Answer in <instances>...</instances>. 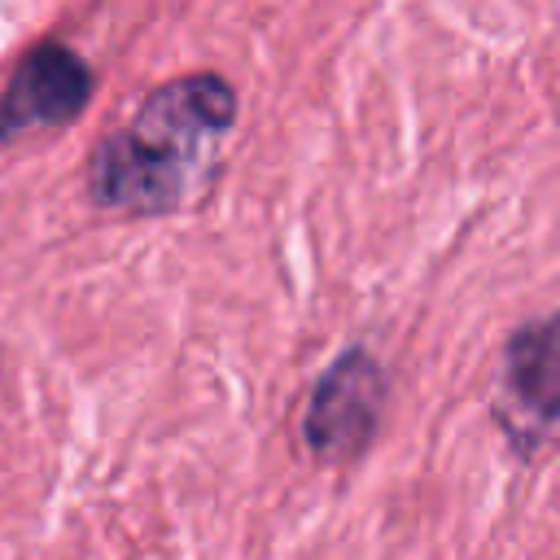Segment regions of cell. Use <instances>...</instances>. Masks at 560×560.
Listing matches in <instances>:
<instances>
[{
  "label": "cell",
  "instance_id": "2",
  "mask_svg": "<svg viewBox=\"0 0 560 560\" xmlns=\"http://www.w3.org/2000/svg\"><path fill=\"white\" fill-rule=\"evenodd\" d=\"M385 368L372 350L346 346L311 385L302 407V442L319 464H350L359 459L385 416Z\"/></svg>",
  "mask_w": 560,
  "mask_h": 560
},
{
  "label": "cell",
  "instance_id": "4",
  "mask_svg": "<svg viewBox=\"0 0 560 560\" xmlns=\"http://www.w3.org/2000/svg\"><path fill=\"white\" fill-rule=\"evenodd\" d=\"M92 92H96V74L74 48L66 44L31 48L9 74V88L0 92V144H18L26 136L70 127L88 109Z\"/></svg>",
  "mask_w": 560,
  "mask_h": 560
},
{
  "label": "cell",
  "instance_id": "1",
  "mask_svg": "<svg viewBox=\"0 0 560 560\" xmlns=\"http://www.w3.org/2000/svg\"><path fill=\"white\" fill-rule=\"evenodd\" d=\"M236 122V92L219 74H184L153 88L136 114L96 140L88 197L118 214H171L197 197Z\"/></svg>",
  "mask_w": 560,
  "mask_h": 560
},
{
  "label": "cell",
  "instance_id": "3",
  "mask_svg": "<svg viewBox=\"0 0 560 560\" xmlns=\"http://www.w3.org/2000/svg\"><path fill=\"white\" fill-rule=\"evenodd\" d=\"M560 420V311L525 319L503 341L499 424L516 451H534Z\"/></svg>",
  "mask_w": 560,
  "mask_h": 560
}]
</instances>
